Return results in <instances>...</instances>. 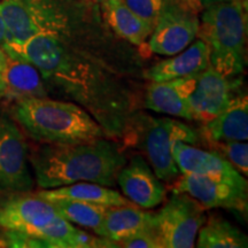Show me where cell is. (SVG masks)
<instances>
[{
	"mask_svg": "<svg viewBox=\"0 0 248 248\" xmlns=\"http://www.w3.org/2000/svg\"><path fill=\"white\" fill-rule=\"evenodd\" d=\"M11 115L36 142L73 144L107 137L102 126L75 102L49 97L12 102Z\"/></svg>",
	"mask_w": 248,
	"mask_h": 248,
	"instance_id": "cell-3",
	"label": "cell"
},
{
	"mask_svg": "<svg viewBox=\"0 0 248 248\" xmlns=\"http://www.w3.org/2000/svg\"><path fill=\"white\" fill-rule=\"evenodd\" d=\"M97 1H100V2H102V1H105V0H97Z\"/></svg>",
	"mask_w": 248,
	"mask_h": 248,
	"instance_id": "cell-30",
	"label": "cell"
},
{
	"mask_svg": "<svg viewBox=\"0 0 248 248\" xmlns=\"http://www.w3.org/2000/svg\"><path fill=\"white\" fill-rule=\"evenodd\" d=\"M7 39H8V35H7V29H6V24L4 18H2L1 12H0V46L2 48L5 47V45L7 44Z\"/></svg>",
	"mask_w": 248,
	"mask_h": 248,
	"instance_id": "cell-27",
	"label": "cell"
},
{
	"mask_svg": "<svg viewBox=\"0 0 248 248\" xmlns=\"http://www.w3.org/2000/svg\"><path fill=\"white\" fill-rule=\"evenodd\" d=\"M1 247H7V241H6V237L4 231L0 229V248Z\"/></svg>",
	"mask_w": 248,
	"mask_h": 248,
	"instance_id": "cell-28",
	"label": "cell"
},
{
	"mask_svg": "<svg viewBox=\"0 0 248 248\" xmlns=\"http://www.w3.org/2000/svg\"><path fill=\"white\" fill-rule=\"evenodd\" d=\"M29 161L33 178L42 190L77 182L115 187L126 157L115 139L105 137L73 144L36 142L29 146Z\"/></svg>",
	"mask_w": 248,
	"mask_h": 248,
	"instance_id": "cell-2",
	"label": "cell"
},
{
	"mask_svg": "<svg viewBox=\"0 0 248 248\" xmlns=\"http://www.w3.org/2000/svg\"><path fill=\"white\" fill-rule=\"evenodd\" d=\"M124 197L142 209H152L166 200L167 190L150 163L141 155H135L124 164L116 178Z\"/></svg>",
	"mask_w": 248,
	"mask_h": 248,
	"instance_id": "cell-12",
	"label": "cell"
},
{
	"mask_svg": "<svg viewBox=\"0 0 248 248\" xmlns=\"http://www.w3.org/2000/svg\"><path fill=\"white\" fill-rule=\"evenodd\" d=\"M197 1H199L200 4H206V5H209V4H214V2L230 1V0H197Z\"/></svg>",
	"mask_w": 248,
	"mask_h": 248,
	"instance_id": "cell-29",
	"label": "cell"
},
{
	"mask_svg": "<svg viewBox=\"0 0 248 248\" xmlns=\"http://www.w3.org/2000/svg\"><path fill=\"white\" fill-rule=\"evenodd\" d=\"M247 15L244 0L214 2L202 12L198 36L209 51V64L229 79H240L246 66Z\"/></svg>",
	"mask_w": 248,
	"mask_h": 248,
	"instance_id": "cell-4",
	"label": "cell"
},
{
	"mask_svg": "<svg viewBox=\"0 0 248 248\" xmlns=\"http://www.w3.org/2000/svg\"><path fill=\"white\" fill-rule=\"evenodd\" d=\"M7 66V54L0 46V100L5 98V70Z\"/></svg>",
	"mask_w": 248,
	"mask_h": 248,
	"instance_id": "cell-26",
	"label": "cell"
},
{
	"mask_svg": "<svg viewBox=\"0 0 248 248\" xmlns=\"http://www.w3.org/2000/svg\"><path fill=\"white\" fill-rule=\"evenodd\" d=\"M18 58L37 67L49 95L75 102L100 124L108 138L124 140L136 114L132 80L66 44L53 30H42L27 40Z\"/></svg>",
	"mask_w": 248,
	"mask_h": 248,
	"instance_id": "cell-1",
	"label": "cell"
},
{
	"mask_svg": "<svg viewBox=\"0 0 248 248\" xmlns=\"http://www.w3.org/2000/svg\"><path fill=\"white\" fill-rule=\"evenodd\" d=\"M120 247L125 248H162L155 229H150L121 241Z\"/></svg>",
	"mask_w": 248,
	"mask_h": 248,
	"instance_id": "cell-25",
	"label": "cell"
},
{
	"mask_svg": "<svg viewBox=\"0 0 248 248\" xmlns=\"http://www.w3.org/2000/svg\"><path fill=\"white\" fill-rule=\"evenodd\" d=\"M144 104L147 109L157 114L193 121L178 79L161 83L152 82L145 94Z\"/></svg>",
	"mask_w": 248,
	"mask_h": 248,
	"instance_id": "cell-20",
	"label": "cell"
},
{
	"mask_svg": "<svg viewBox=\"0 0 248 248\" xmlns=\"http://www.w3.org/2000/svg\"><path fill=\"white\" fill-rule=\"evenodd\" d=\"M172 156L181 173L207 176L237 185L247 186V181L224 157L216 152H209L176 141L172 145Z\"/></svg>",
	"mask_w": 248,
	"mask_h": 248,
	"instance_id": "cell-13",
	"label": "cell"
},
{
	"mask_svg": "<svg viewBox=\"0 0 248 248\" xmlns=\"http://www.w3.org/2000/svg\"><path fill=\"white\" fill-rule=\"evenodd\" d=\"M125 139L136 136L146 154L148 163L160 181L175 182L179 170L172 156V145L176 141L197 144L200 135L197 130L170 117H150L135 114Z\"/></svg>",
	"mask_w": 248,
	"mask_h": 248,
	"instance_id": "cell-5",
	"label": "cell"
},
{
	"mask_svg": "<svg viewBox=\"0 0 248 248\" xmlns=\"http://www.w3.org/2000/svg\"><path fill=\"white\" fill-rule=\"evenodd\" d=\"M60 214L37 193H16L0 206V229L7 247H42L40 235Z\"/></svg>",
	"mask_w": 248,
	"mask_h": 248,
	"instance_id": "cell-6",
	"label": "cell"
},
{
	"mask_svg": "<svg viewBox=\"0 0 248 248\" xmlns=\"http://www.w3.org/2000/svg\"><path fill=\"white\" fill-rule=\"evenodd\" d=\"M43 97H49V94L37 67L23 58L7 55L4 100L14 102L22 99Z\"/></svg>",
	"mask_w": 248,
	"mask_h": 248,
	"instance_id": "cell-17",
	"label": "cell"
},
{
	"mask_svg": "<svg viewBox=\"0 0 248 248\" xmlns=\"http://www.w3.org/2000/svg\"><path fill=\"white\" fill-rule=\"evenodd\" d=\"M199 135L206 142L247 141L248 139V98L243 93H234L224 109L209 122L204 123Z\"/></svg>",
	"mask_w": 248,
	"mask_h": 248,
	"instance_id": "cell-15",
	"label": "cell"
},
{
	"mask_svg": "<svg viewBox=\"0 0 248 248\" xmlns=\"http://www.w3.org/2000/svg\"><path fill=\"white\" fill-rule=\"evenodd\" d=\"M48 201L53 203L58 213L71 224L83 226L92 231L100 225L108 209L107 206L78 200L53 199Z\"/></svg>",
	"mask_w": 248,
	"mask_h": 248,
	"instance_id": "cell-22",
	"label": "cell"
},
{
	"mask_svg": "<svg viewBox=\"0 0 248 248\" xmlns=\"http://www.w3.org/2000/svg\"><path fill=\"white\" fill-rule=\"evenodd\" d=\"M36 193L47 200L70 199L107 207L133 204L120 192L113 190L109 186L91 182H77L57 188H45Z\"/></svg>",
	"mask_w": 248,
	"mask_h": 248,
	"instance_id": "cell-19",
	"label": "cell"
},
{
	"mask_svg": "<svg viewBox=\"0 0 248 248\" xmlns=\"http://www.w3.org/2000/svg\"><path fill=\"white\" fill-rule=\"evenodd\" d=\"M175 55L142 71V77L155 83L170 82L197 75L209 66L208 47L200 38Z\"/></svg>",
	"mask_w": 248,
	"mask_h": 248,
	"instance_id": "cell-14",
	"label": "cell"
},
{
	"mask_svg": "<svg viewBox=\"0 0 248 248\" xmlns=\"http://www.w3.org/2000/svg\"><path fill=\"white\" fill-rule=\"evenodd\" d=\"M247 187L207 176L182 173L176 179L172 192L188 194L202 204L204 209L225 208L246 214Z\"/></svg>",
	"mask_w": 248,
	"mask_h": 248,
	"instance_id": "cell-11",
	"label": "cell"
},
{
	"mask_svg": "<svg viewBox=\"0 0 248 248\" xmlns=\"http://www.w3.org/2000/svg\"><path fill=\"white\" fill-rule=\"evenodd\" d=\"M123 1L133 13L146 21L150 26L154 27L163 9L172 0H123Z\"/></svg>",
	"mask_w": 248,
	"mask_h": 248,
	"instance_id": "cell-24",
	"label": "cell"
},
{
	"mask_svg": "<svg viewBox=\"0 0 248 248\" xmlns=\"http://www.w3.org/2000/svg\"><path fill=\"white\" fill-rule=\"evenodd\" d=\"M33 186L26 135L11 113L0 109V192L27 193Z\"/></svg>",
	"mask_w": 248,
	"mask_h": 248,
	"instance_id": "cell-7",
	"label": "cell"
},
{
	"mask_svg": "<svg viewBox=\"0 0 248 248\" xmlns=\"http://www.w3.org/2000/svg\"><path fill=\"white\" fill-rule=\"evenodd\" d=\"M184 92L192 119L202 124L209 122L228 106L240 79H229L210 66L201 73L178 79Z\"/></svg>",
	"mask_w": 248,
	"mask_h": 248,
	"instance_id": "cell-10",
	"label": "cell"
},
{
	"mask_svg": "<svg viewBox=\"0 0 248 248\" xmlns=\"http://www.w3.org/2000/svg\"><path fill=\"white\" fill-rule=\"evenodd\" d=\"M212 151L216 152L234 167L241 175H248V145L246 141H210Z\"/></svg>",
	"mask_w": 248,
	"mask_h": 248,
	"instance_id": "cell-23",
	"label": "cell"
},
{
	"mask_svg": "<svg viewBox=\"0 0 248 248\" xmlns=\"http://www.w3.org/2000/svg\"><path fill=\"white\" fill-rule=\"evenodd\" d=\"M150 229H155L154 213L145 212L136 204H126L108 207L100 225L93 232L120 247L121 241Z\"/></svg>",
	"mask_w": 248,
	"mask_h": 248,
	"instance_id": "cell-16",
	"label": "cell"
},
{
	"mask_svg": "<svg viewBox=\"0 0 248 248\" xmlns=\"http://www.w3.org/2000/svg\"><path fill=\"white\" fill-rule=\"evenodd\" d=\"M197 247L199 248H246L247 235L237 226L219 215L206 217L198 232Z\"/></svg>",
	"mask_w": 248,
	"mask_h": 248,
	"instance_id": "cell-21",
	"label": "cell"
},
{
	"mask_svg": "<svg viewBox=\"0 0 248 248\" xmlns=\"http://www.w3.org/2000/svg\"><path fill=\"white\" fill-rule=\"evenodd\" d=\"M200 5L197 0H172L153 27L150 51L171 57L192 44L199 32Z\"/></svg>",
	"mask_w": 248,
	"mask_h": 248,
	"instance_id": "cell-9",
	"label": "cell"
},
{
	"mask_svg": "<svg viewBox=\"0 0 248 248\" xmlns=\"http://www.w3.org/2000/svg\"><path fill=\"white\" fill-rule=\"evenodd\" d=\"M101 4L105 21L120 38L135 46L146 43L153 27L133 13L123 0H105Z\"/></svg>",
	"mask_w": 248,
	"mask_h": 248,
	"instance_id": "cell-18",
	"label": "cell"
},
{
	"mask_svg": "<svg viewBox=\"0 0 248 248\" xmlns=\"http://www.w3.org/2000/svg\"><path fill=\"white\" fill-rule=\"evenodd\" d=\"M204 207L186 193L172 192L169 200L154 213V228L162 248H192L206 221Z\"/></svg>",
	"mask_w": 248,
	"mask_h": 248,
	"instance_id": "cell-8",
	"label": "cell"
}]
</instances>
